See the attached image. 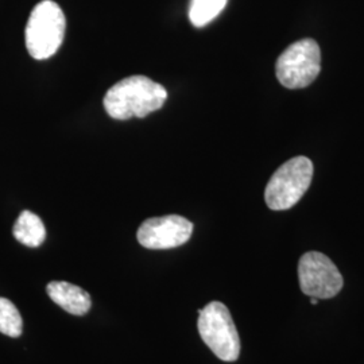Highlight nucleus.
I'll use <instances>...</instances> for the list:
<instances>
[{
    "label": "nucleus",
    "instance_id": "1",
    "mask_svg": "<svg viewBox=\"0 0 364 364\" xmlns=\"http://www.w3.org/2000/svg\"><path fill=\"white\" fill-rule=\"evenodd\" d=\"M168 99L166 90L146 76L123 78L105 97L107 114L117 120L144 117L158 111Z\"/></svg>",
    "mask_w": 364,
    "mask_h": 364
},
{
    "label": "nucleus",
    "instance_id": "6",
    "mask_svg": "<svg viewBox=\"0 0 364 364\" xmlns=\"http://www.w3.org/2000/svg\"><path fill=\"white\" fill-rule=\"evenodd\" d=\"M299 282L304 294L318 299L336 297L344 285L336 264L317 251H309L301 257Z\"/></svg>",
    "mask_w": 364,
    "mask_h": 364
},
{
    "label": "nucleus",
    "instance_id": "8",
    "mask_svg": "<svg viewBox=\"0 0 364 364\" xmlns=\"http://www.w3.org/2000/svg\"><path fill=\"white\" fill-rule=\"evenodd\" d=\"M48 296L64 311L75 316H84L91 309V296L81 287L69 282L54 281L46 287Z\"/></svg>",
    "mask_w": 364,
    "mask_h": 364
},
{
    "label": "nucleus",
    "instance_id": "4",
    "mask_svg": "<svg viewBox=\"0 0 364 364\" xmlns=\"http://www.w3.org/2000/svg\"><path fill=\"white\" fill-rule=\"evenodd\" d=\"M198 314L197 328L210 351L223 362H236L240 338L228 308L219 301H212Z\"/></svg>",
    "mask_w": 364,
    "mask_h": 364
},
{
    "label": "nucleus",
    "instance_id": "5",
    "mask_svg": "<svg viewBox=\"0 0 364 364\" xmlns=\"http://www.w3.org/2000/svg\"><path fill=\"white\" fill-rule=\"evenodd\" d=\"M321 70V52L316 41L301 39L290 45L275 64L278 81L289 90L311 85Z\"/></svg>",
    "mask_w": 364,
    "mask_h": 364
},
{
    "label": "nucleus",
    "instance_id": "3",
    "mask_svg": "<svg viewBox=\"0 0 364 364\" xmlns=\"http://www.w3.org/2000/svg\"><path fill=\"white\" fill-rule=\"evenodd\" d=\"M313 177L312 161L306 156H294L274 173L266 186L264 200L273 210H287L294 207L308 188Z\"/></svg>",
    "mask_w": 364,
    "mask_h": 364
},
{
    "label": "nucleus",
    "instance_id": "9",
    "mask_svg": "<svg viewBox=\"0 0 364 364\" xmlns=\"http://www.w3.org/2000/svg\"><path fill=\"white\" fill-rule=\"evenodd\" d=\"M14 236L27 247H38L46 239V230L38 216L23 210L14 225Z\"/></svg>",
    "mask_w": 364,
    "mask_h": 364
},
{
    "label": "nucleus",
    "instance_id": "7",
    "mask_svg": "<svg viewBox=\"0 0 364 364\" xmlns=\"http://www.w3.org/2000/svg\"><path fill=\"white\" fill-rule=\"evenodd\" d=\"M193 232V224L178 215L153 218L138 230V242L149 250H168L185 245Z\"/></svg>",
    "mask_w": 364,
    "mask_h": 364
},
{
    "label": "nucleus",
    "instance_id": "12",
    "mask_svg": "<svg viewBox=\"0 0 364 364\" xmlns=\"http://www.w3.org/2000/svg\"><path fill=\"white\" fill-rule=\"evenodd\" d=\"M317 302H318V299L311 297V304H312V305H317Z\"/></svg>",
    "mask_w": 364,
    "mask_h": 364
},
{
    "label": "nucleus",
    "instance_id": "2",
    "mask_svg": "<svg viewBox=\"0 0 364 364\" xmlns=\"http://www.w3.org/2000/svg\"><path fill=\"white\" fill-rule=\"evenodd\" d=\"M66 19L63 9L53 0L38 3L27 21L26 48L36 60H48L63 45Z\"/></svg>",
    "mask_w": 364,
    "mask_h": 364
},
{
    "label": "nucleus",
    "instance_id": "11",
    "mask_svg": "<svg viewBox=\"0 0 364 364\" xmlns=\"http://www.w3.org/2000/svg\"><path fill=\"white\" fill-rule=\"evenodd\" d=\"M22 317L10 299L0 297V332L10 338L22 335Z\"/></svg>",
    "mask_w": 364,
    "mask_h": 364
},
{
    "label": "nucleus",
    "instance_id": "10",
    "mask_svg": "<svg viewBox=\"0 0 364 364\" xmlns=\"http://www.w3.org/2000/svg\"><path fill=\"white\" fill-rule=\"evenodd\" d=\"M228 0H191L189 19L195 27L210 23L224 10Z\"/></svg>",
    "mask_w": 364,
    "mask_h": 364
}]
</instances>
